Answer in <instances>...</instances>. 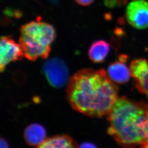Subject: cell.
<instances>
[{
    "instance_id": "6da1fadb",
    "label": "cell",
    "mask_w": 148,
    "mask_h": 148,
    "mask_svg": "<svg viewBox=\"0 0 148 148\" xmlns=\"http://www.w3.org/2000/svg\"><path fill=\"white\" fill-rule=\"evenodd\" d=\"M119 89L105 70L84 69L69 80L67 99L72 108L91 117L108 114L117 99Z\"/></svg>"
},
{
    "instance_id": "7a4b0ae2",
    "label": "cell",
    "mask_w": 148,
    "mask_h": 148,
    "mask_svg": "<svg viewBox=\"0 0 148 148\" xmlns=\"http://www.w3.org/2000/svg\"><path fill=\"white\" fill-rule=\"evenodd\" d=\"M148 109L125 97L117 98L108 114V133L122 147H143L148 143Z\"/></svg>"
},
{
    "instance_id": "3957f363",
    "label": "cell",
    "mask_w": 148,
    "mask_h": 148,
    "mask_svg": "<svg viewBox=\"0 0 148 148\" xmlns=\"http://www.w3.org/2000/svg\"><path fill=\"white\" fill-rule=\"evenodd\" d=\"M20 32L19 43L27 59L34 61L48 57L51 45L56 37V30L51 25L38 18L22 25Z\"/></svg>"
},
{
    "instance_id": "277c9868",
    "label": "cell",
    "mask_w": 148,
    "mask_h": 148,
    "mask_svg": "<svg viewBox=\"0 0 148 148\" xmlns=\"http://www.w3.org/2000/svg\"><path fill=\"white\" fill-rule=\"evenodd\" d=\"M43 71L49 84L54 87H63L69 80L67 66L59 58L47 60L43 66Z\"/></svg>"
},
{
    "instance_id": "5b68a950",
    "label": "cell",
    "mask_w": 148,
    "mask_h": 148,
    "mask_svg": "<svg viewBox=\"0 0 148 148\" xmlns=\"http://www.w3.org/2000/svg\"><path fill=\"white\" fill-rule=\"evenodd\" d=\"M126 18L130 25L137 29L148 27V1L133 0L126 8Z\"/></svg>"
},
{
    "instance_id": "8992f818",
    "label": "cell",
    "mask_w": 148,
    "mask_h": 148,
    "mask_svg": "<svg viewBox=\"0 0 148 148\" xmlns=\"http://www.w3.org/2000/svg\"><path fill=\"white\" fill-rule=\"evenodd\" d=\"M24 56L21 45L10 36H2L0 42V71H4L11 62L21 60Z\"/></svg>"
},
{
    "instance_id": "52a82bcc",
    "label": "cell",
    "mask_w": 148,
    "mask_h": 148,
    "mask_svg": "<svg viewBox=\"0 0 148 148\" xmlns=\"http://www.w3.org/2000/svg\"><path fill=\"white\" fill-rule=\"evenodd\" d=\"M131 75L136 81V86L148 99V63L145 59L133 60L130 65Z\"/></svg>"
},
{
    "instance_id": "ba28073f",
    "label": "cell",
    "mask_w": 148,
    "mask_h": 148,
    "mask_svg": "<svg viewBox=\"0 0 148 148\" xmlns=\"http://www.w3.org/2000/svg\"><path fill=\"white\" fill-rule=\"evenodd\" d=\"M24 137L29 145L38 147L46 140V133L43 126L38 124H32L25 128Z\"/></svg>"
},
{
    "instance_id": "9c48e42d",
    "label": "cell",
    "mask_w": 148,
    "mask_h": 148,
    "mask_svg": "<svg viewBox=\"0 0 148 148\" xmlns=\"http://www.w3.org/2000/svg\"><path fill=\"white\" fill-rule=\"evenodd\" d=\"M108 74L114 82L119 84L128 82L132 76L130 69L122 61L111 63L108 67Z\"/></svg>"
},
{
    "instance_id": "30bf717a",
    "label": "cell",
    "mask_w": 148,
    "mask_h": 148,
    "mask_svg": "<svg viewBox=\"0 0 148 148\" xmlns=\"http://www.w3.org/2000/svg\"><path fill=\"white\" fill-rule=\"evenodd\" d=\"M109 44L103 40H99L93 42L90 47L88 55L94 63H101L105 60L109 53Z\"/></svg>"
},
{
    "instance_id": "8fae6325",
    "label": "cell",
    "mask_w": 148,
    "mask_h": 148,
    "mask_svg": "<svg viewBox=\"0 0 148 148\" xmlns=\"http://www.w3.org/2000/svg\"><path fill=\"white\" fill-rule=\"evenodd\" d=\"M78 147L72 138L66 135L55 136L45 140L39 148H73Z\"/></svg>"
},
{
    "instance_id": "7c38bea8",
    "label": "cell",
    "mask_w": 148,
    "mask_h": 148,
    "mask_svg": "<svg viewBox=\"0 0 148 148\" xmlns=\"http://www.w3.org/2000/svg\"><path fill=\"white\" fill-rule=\"evenodd\" d=\"M104 3L106 7L113 8L116 6L117 4L119 5L118 0H105Z\"/></svg>"
},
{
    "instance_id": "4fadbf2b",
    "label": "cell",
    "mask_w": 148,
    "mask_h": 148,
    "mask_svg": "<svg viewBox=\"0 0 148 148\" xmlns=\"http://www.w3.org/2000/svg\"><path fill=\"white\" fill-rule=\"evenodd\" d=\"M76 3L82 6H88L92 4L95 0H74Z\"/></svg>"
},
{
    "instance_id": "5bb4252c",
    "label": "cell",
    "mask_w": 148,
    "mask_h": 148,
    "mask_svg": "<svg viewBox=\"0 0 148 148\" xmlns=\"http://www.w3.org/2000/svg\"><path fill=\"white\" fill-rule=\"evenodd\" d=\"M8 147V143L4 138H1L0 139V148H6Z\"/></svg>"
},
{
    "instance_id": "9a60e30c",
    "label": "cell",
    "mask_w": 148,
    "mask_h": 148,
    "mask_svg": "<svg viewBox=\"0 0 148 148\" xmlns=\"http://www.w3.org/2000/svg\"><path fill=\"white\" fill-rule=\"evenodd\" d=\"M80 147H81V148H95V145L91 143H85L82 144Z\"/></svg>"
},
{
    "instance_id": "2e32d148",
    "label": "cell",
    "mask_w": 148,
    "mask_h": 148,
    "mask_svg": "<svg viewBox=\"0 0 148 148\" xmlns=\"http://www.w3.org/2000/svg\"><path fill=\"white\" fill-rule=\"evenodd\" d=\"M143 148H148V143L143 146Z\"/></svg>"
},
{
    "instance_id": "e0dca14e",
    "label": "cell",
    "mask_w": 148,
    "mask_h": 148,
    "mask_svg": "<svg viewBox=\"0 0 148 148\" xmlns=\"http://www.w3.org/2000/svg\"><path fill=\"white\" fill-rule=\"evenodd\" d=\"M123 1H124L125 3H127V0H123Z\"/></svg>"
},
{
    "instance_id": "ac0fdd59",
    "label": "cell",
    "mask_w": 148,
    "mask_h": 148,
    "mask_svg": "<svg viewBox=\"0 0 148 148\" xmlns=\"http://www.w3.org/2000/svg\"><path fill=\"white\" fill-rule=\"evenodd\" d=\"M147 114H148V111H147Z\"/></svg>"
}]
</instances>
